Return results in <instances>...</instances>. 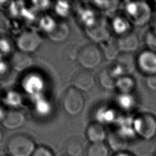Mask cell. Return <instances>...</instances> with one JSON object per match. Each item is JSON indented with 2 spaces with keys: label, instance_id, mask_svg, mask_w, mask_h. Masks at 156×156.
I'll return each instance as SVG.
<instances>
[{
  "label": "cell",
  "instance_id": "4316f807",
  "mask_svg": "<svg viewBox=\"0 0 156 156\" xmlns=\"http://www.w3.org/2000/svg\"><path fill=\"white\" fill-rule=\"evenodd\" d=\"M144 41L147 49L156 52V34L151 29L147 30L144 34Z\"/></svg>",
  "mask_w": 156,
  "mask_h": 156
},
{
  "label": "cell",
  "instance_id": "2e32d148",
  "mask_svg": "<svg viewBox=\"0 0 156 156\" xmlns=\"http://www.w3.org/2000/svg\"><path fill=\"white\" fill-rule=\"evenodd\" d=\"M25 120V116L20 110H10L6 112L1 122L5 129L15 130L21 127L24 124Z\"/></svg>",
  "mask_w": 156,
  "mask_h": 156
},
{
  "label": "cell",
  "instance_id": "5b68a950",
  "mask_svg": "<svg viewBox=\"0 0 156 156\" xmlns=\"http://www.w3.org/2000/svg\"><path fill=\"white\" fill-rule=\"evenodd\" d=\"M62 104L65 112L71 116L80 114L85 106L83 93L73 87L68 88L62 97Z\"/></svg>",
  "mask_w": 156,
  "mask_h": 156
},
{
  "label": "cell",
  "instance_id": "5bb4252c",
  "mask_svg": "<svg viewBox=\"0 0 156 156\" xmlns=\"http://www.w3.org/2000/svg\"><path fill=\"white\" fill-rule=\"evenodd\" d=\"M116 107L122 112L129 114L136 107L138 101L133 93H118L115 98Z\"/></svg>",
  "mask_w": 156,
  "mask_h": 156
},
{
  "label": "cell",
  "instance_id": "ac0fdd59",
  "mask_svg": "<svg viewBox=\"0 0 156 156\" xmlns=\"http://www.w3.org/2000/svg\"><path fill=\"white\" fill-rule=\"evenodd\" d=\"M70 34L68 24L65 21L55 22L48 31V37L55 43H62L67 40Z\"/></svg>",
  "mask_w": 156,
  "mask_h": 156
},
{
  "label": "cell",
  "instance_id": "52a82bcc",
  "mask_svg": "<svg viewBox=\"0 0 156 156\" xmlns=\"http://www.w3.org/2000/svg\"><path fill=\"white\" fill-rule=\"evenodd\" d=\"M42 38L35 32L26 31L16 39V44L20 51L30 54L35 51L42 43Z\"/></svg>",
  "mask_w": 156,
  "mask_h": 156
},
{
  "label": "cell",
  "instance_id": "3957f363",
  "mask_svg": "<svg viewBox=\"0 0 156 156\" xmlns=\"http://www.w3.org/2000/svg\"><path fill=\"white\" fill-rule=\"evenodd\" d=\"M135 133L140 138L149 141L156 136V117L149 113H141L133 116Z\"/></svg>",
  "mask_w": 156,
  "mask_h": 156
},
{
  "label": "cell",
  "instance_id": "8fae6325",
  "mask_svg": "<svg viewBox=\"0 0 156 156\" xmlns=\"http://www.w3.org/2000/svg\"><path fill=\"white\" fill-rule=\"evenodd\" d=\"M119 116V114L116 108L106 105L98 107L93 114L94 121L103 126L115 124Z\"/></svg>",
  "mask_w": 156,
  "mask_h": 156
},
{
  "label": "cell",
  "instance_id": "30bf717a",
  "mask_svg": "<svg viewBox=\"0 0 156 156\" xmlns=\"http://www.w3.org/2000/svg\"><path fill=\"white\" fill-rule=\"evenodd\" d=\"M96 82L93 74L88 70L83 69L75 73L71 79L72 87L83 92L91 90Z\"/></svg>",
  "mask_w": 156,
  "mask_h": 156
},
{
  "label": "cell",
  "instance_id": "4fadbf2b",
  "mask_svg": "<svg viewBox=\"0 0 156 156\" xmlns=\"http://www.w3.org/2000/svg\"><path fill=\"white\" fill-rule=\"evenodd\" d=\"M109 22L112 32L118 37L133 31V26L124 15H115Z\"/></svg>",
  "mask_w": 156,
  "mask_h": 156
},
{
  "label": "cell",
  "instance_id": "484cf974",
  "mask_svg": "<svg viewBox=\"0 0 156 156\" xmlns=\"http://www.w3.org/2000/svg\"><path fill=\"white\" fill-rule=\"evenodd\" d=\"M109 147L105 143H91L86 152L87 156H108Z\"/></svg>",
  "mask_w": 156,
  "mask_h": 156
},
{
  "label": "cell",
  "instance_id": "9a60e30c",
  "mask_svg": "<svg viewBox=\"0 0 156 156\" xmlns=\"http://www.w3.org/2000/svg\"><path fill=\"white\" fill-rule=\"evenodd\" d=\"M34 61L29 54L18 51L15 52L10 58V65L17 72H23L32 66Z\"/></svg>",
  "mask_w": 156,
  "mask_h": 156
},
{
  "label": "cell",
  "instance_id": "ba28073f",
  "mask_svg": "<svg viewBox=\"0 0 156 156\" xmlns=\"http://www.w3.org/2000/svg\"><path fill=\"white\" fill-rule=\"evenodd\" d=\"M136 68L145 76L156 74V52L145 49L136 57Z\"/></svg>",
  "mask_w": 156,
  "mask_h": 156
},
{
  "label": "cell",
  "instance_id": "7c38bea8",
  "mask_svg": "<svg viewBox=\"0 0 156 156\" xmlns=\"http://www.w3.org/2000/svg\"><path fill=\"white\" fill-rule=\"evenodd\" d=\"M116 40L121 53L133 54L140 47V41L139 37L133 31L117 37Z\"/></svg>",
  "mask_w": 156,
  "mask_h": 156
},
{
  "label": "cell",
  "instance_id": "44dd1931",
  "mask_svg": "<svg viewBox=\"0 0 156 156\" xmlns=\"http://www.w3.org/2000/svg\"><path fill=\"white\" fill-rule=\"evenodd\" d=\"M136 88V81L130 75L124 76L116 80L115 89L118 93H133Z\"/></svg>",
  "mask_w": 156,
  "mask_h": 156
},
{
  "label": "cell",
  "instance_id": "7402d4cb",
  "mask_svg": "<svg viewBox=\"0 0 156 156\" xmlns=\"http://www.w3.org/2000/svg\"><path fill=\"white\" fill-rule=\"evenodd\" d=\"M115 62L118 63L122 67L127 75L132 76V74L136 69V57L133 54L121 53Z\"/></svg>",
  "mask_w": 156,
  "mask_h": 156
},
{
  "label": "cell",
  "instance_id": "f1b7e54d",
  "mask_svg": "<svg viewBox=\"0 0 156 156\" xmlns=\"http://www.w3.org/2000/svg\"><path fill=\"white\" fill-rule=\"evenodd\" d=\"M32 156H55L53 151L46 146H37Z\"/></svg>",
  "mask_w": 156,
  "mask_h": 156
},
{
  "label": "cell",
  "instance_id": "4dcf8cb0",
  "mask_svg": "<svg viewBox=\"0 0 156 156\" xmlns=\"http://www.w3.org/2000/svg\"><path fill=\"white\" fill-rule=\"evenodd\" d=\"M113 156H134L131 153L128 152L127 151H122L119 152H116Z\"/></svg>",
  "mask_w": 156,
  "mask_h": 156
},
{
  "label": "cell",
  "instance_id": "8992f818",
  "mask_svg": "<svg viewBox=\"0 0 156 156\" xmlns=\"http://www.w3.org/2000/svg\"><path fill=\"white\" fill-rule=\"evenodd\" d=\"M85 35L93 42L99 45L112 37L110 22L104 17L101 16L98 23L92 27L83 30Z\"/></svg>",
  "mask_w": 156,
  "mask_h": 156
},
{
  "label": "cell",
  "instance_id": "277c9868",
  "mask_svg": "<svg viewBox=\"0 0 156 156\" xmlns=\"http://www.w3.org/2000/svg\"><path fill=\"white\" fill-rule=\"evenodd\" d=\"M104 59L98 44H87L79 49L77 61L83 69L90 71L98 67Z\"/></svg>",
  "mask_w": 156,
  "mask_h": 156
},
{
  "label": "cell",
  "instance_id": "d4e9b609",
  "mask_svg": "<svg viewBox=\"0 0 156 156\" xmlns=\"http://www.w3.org/2000/svg\"><path fill=\"white\" fill-rule=\"evenodd\" d=\"M65 150L67 156H81L83 153V146L77 138H71L65 143Z\"/></svg>",
  "mask_w": 156,
  "mask_h": 156
},
{
  "label": "cell",
  "instance_id": "e0dca14e",
  "mask_svg": "<svg viewBox=\"0 0 156 156\" xmlns=\"http://www.w3.org/2000/svg\"><path fill=\"white\" fill-rule=\"evenodd\" d=\"M85 135L91 143H104L108 133L104 126L93 121L87 126Z\"/></svg>",
  "mask_w": 156,
  "mask_h": 156
},
{
  "label": "cell",
  "instance_id": "7a4b0ae2",
  "mask_svg": "<svg viewBox=\"0 0 156 156\" xmlns=\"http://www.w3.org/2000/svg\"><path fill=\"white\" fill-rule=\"evenodd\" d=\"M36 147L34 140L24 133L11 136L6 144L7 152L9 156H32Z\"/></svg>",
  "mask_w": 156,
  "mask_h": 156
},
{
  "label": "cell",
  "instance_id": "8d00e7d4",
  "mask_svg": "<svg viewBox=\"0 0 156 156\" xmlns=\"http://www.w3.org/2000/svg\"><path fill=\"white\" fill-rule=\"evenodd\" d=\"M155 156H156V153H155Z\"/></svg>",
  "mask_w": 156,
  "mask_h": 156
},
{
  "label": "cell",
  "instance_id": "9c48e42d",
  "mask_svg": "<svg viewBox=\"0 0 156 156\" xmlns=\"http://www.w3.org/2000/svg\"><path fill=\"white\" fill-rule=\"evenodd\" d=\"M77 20L83 30L88 29L94 26L99 21L101 16L91 5H82L77 10Z\"/></svg>",
  "mask_w": 156,
  "mask_h": 156
},
{
  "label": "cell",
  "instance_id": "603a6c76",
  "mask_svg": "<svg viewBox=\"0 0 156 156\" xmlns=\"http://www.w3.org/2000/svg\"><path fill=\"white\" fill-rule=\"evenodd\" d=\"M91 5L96 10L103 12L107 15L113 17L115 15L119 2L116 1H96L91 2Z\"/></svg>",
  "mask_w": 156,
  "mask_h": 156
},
{
  "label": "cell",
  "instance_id": "ffe728a7",
  "mask_svg": "<svg viewBox=\"0 0 156 156\" xmlns=\"http://www.w3.org/2000/svg\"><path fill=\"white\" fill-rule=\"evenodd\" d=\"M107 140L108 141V147H110L116 152L126 151L129 140L117 131L114 130L108 134Z\"/></svg>",
  "mask_w": 156,
  "mask_h": 156
},
{
  "label": "cell",
  "instance_id": "1f68e13d",
  "mask_svg": "<svg viewBox=\"0 0 156 156\" xmlns=\"http://www.w3.org/2000/svg\"><path fill=\"white\" fill-rule=\"evenodd\" d=\"M151 30L156 34V18L153 21V24H152Z\"/></svg>",
  "mask_w": 156,
  "mask_h": 156
},
{
  "label": "cell",
  "instance_id": "6da1fadb",
  "mask_svg": "<svg viewBox=\"0 0 156 156\" xmlns=\"http://www.w3.org/2000/svg\"><path fill=\"white\" fill-rule=\"evenodd\" d=\"M124 15L133 26L143 27L152 18V6L146 1H124L122 5Z\"/></svg>",
  "mask_w": 156,
  "mask_h": 156
},
{
  "label": "cell",
  "instance_id": "836d02e7",
  "mask_svg": "<svg viewBox=\"0 0 156 156\" xmlns=\"http://www.w3.org/2000/svg\"><path fill=\"white\" fill-rule=\"evenodd\" d=\"M2 140H3V133H2V130L0 128V144L2 141Z\"/></svg>",
  "mask_w": 156,
  "mask_h": 156
},
{
  "label": "cell",
  "instance_id": "d6986e66",
  "mask_svg": "<svg viewBox=\"0 0 156 156\" xmlns=\"http://www.w3.org/2000/svg\"><path fill=\"white\" fill-rule=\"evenodd\" d=\"M98 46L101 50L104 59L108 61L114 62L121 54L116 38L115 39L112 37L105 42Z\"/></svg>",
  "mask_w": 156,
  "mask_h": 156
},
{
  "label": "cell",
  "instance_id": "f546056e",
  "mask_svg": "<svg viewBox=\"0 0 156 156\" xmlns=\"http://www.w3.org/2000/svg\"><path fill=\"white\" fill-rule=\"evenodd\" d=\"M144 83L148 90L151 91H156V74L146 76Z\"/></svg>",
  "mask_w": 156,
  "mask_h": 156
},
{
  "label": "cell",
  "instance_id": "d6a6232c",
  "mask_svg": "<svg viewBox=\"0 0 156 156\" xmlns=\"http://www.w3.org/2000/svg\"><path fill=\"white\" fill-rule=\"evenodd\" d=\"M0 156H9L7 154V152L4 151H0Z\"/></svg>",
  "mask_w": 156,
  "mask_h": 156
},
{
  "label": "cell",
  "instance_id": "cb8c5ba5",
  "mask_svg": "<svg viewBox=\"0 0 156 156\" xmlns=\"http://www.w3.org/2000/svg\"><path fill=\"white\" fill-rule=\"evenodd\" d=\"M98 80L100 86L106 90L115 89L116 80L110 74L108 68H104L100 70L98 76Z\"/></svg>",
  "mask_w": 156,
  "mask_h": 156
},
{
  "label": "cell",
  "instance_id": "83f0119b",
  "mask_svg": "<svg viewBox=\"0 0 156 156\" xmlns=\"http://www.w3.org/2000/svg\"><path fill=\"white\" fill-rule=\"evenodd\" d=\"M108 68L110 74L115 80L127 75L122 67L116 62H114Z\"/></svg>",
  "mask_w": 156,
  "mask_h": 156
},
{
  "label": "cell",
  "instance_id": "d590c367",
  "mask_svg": "<svg viewBox=\"0 0 156 156\" xmlns=\"http://www.w3.org/2000/svg\"><path fill=\"white\" fill-rule=\"evenodd\" d=\"M155 140H156V136H155Z\"/></svg>",
  "mask_w": 156,
  "mask_h": 156
},
{
  "label": "cell",
  "instance_id": "e575fe53",
  "mask_svg": "<svg viewBox=\"0 0 156 156\" xmlns=\"http://www.w3.org/2000/svg\"><path fill=\"white\" fill-rule=\"evenodd\" d=\"M153 7L154 8L155 10H156V1L154 2V4H153Z\"/></svg>",
  "mask_w": 156,
  "mask_h": 156
}]
</instances>
